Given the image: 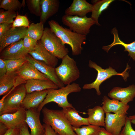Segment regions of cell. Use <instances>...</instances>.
Listing matches in <instances>:
<instances>
[{
	"mask_svg": "<svg viewBox=\"0 0 135 135\" xmlns=\"http://www.w3.org/2000/svg\"><path fill=\"white\" fill-rule=\"evenodd\" d=\"M51 30L61 40L62 44H68L70 47L73 55L81 54L82 46L86 40V36L74 32L69 28L64 27L56 21L51 20L48 22Z\"/></svg>",
	"mask_w": 135,
	"mask_h": 135,
	"instance_id": "obj_1",
	"label": "cell"
},
{
	"mask_svg": "<svg viewBox=\"0 0 135 135\" xmlns=\"http://www.w3.org/2000/svg\"><path fill=\"white\" fill-rule=\"evenodd\" d=\"M42 110L43 122L50 125L58 135H77L62 110L44 107Z\"/></svg>",
	"mask_w": 135,
	"mask_h": 135,
	"instance_id": "obj_2",
	"label": "cell"
},
{
	"mask_svg": "<svg viewBox=\"0 0 135 135\" xmlns=\"http://www.w3.org/2000/svg\"><path fill=\"white\" fill-rule=\"evenodd\" d=\"M81 90L80 85L74 82L59 89H48L45 98L37 108V110L40 112L45 105L51 102L56 103L62 108L68 107L74 108L72 104L68 102V96L71 93L80 92Z\"/></svg>",
	"mask_w": 135,
	"mask_h": 135,
	"instance_id": "obj_3",
	"label": "cell"
},
{
	"mask_svg": "<svg viewBox=\"0 0 135 135\" xmlns=\"http://www.w3.org/2000/svg\"><path fill=\"white\" fill-rule=\"evenodd\" d=\"M88 66L93 68L98 72L97 76L95 80L91 83L86 84L84 85L82 88L84 90L94 89L97 94L100 96L101 94L100 91V86L101 84L106 80L114 75H118L122 76L124 80L126 81L127 78L129 76V74L127 70L130 68V67L127 64L126 69L122 73L117 72L115 69L110 66L108 68L106 69L102 68L98 65L95 62L90 60L89 62Z\"/></svg>",
	"mask_w": 135,
	"mask_h": 135,
	"instance_id": "obj_4",
	"label": "cell"
},
{
	"mask_svg": "<svg viewBox=\"0 0 135 135\" xmlns=\"http://www.w3.org/2000/svg\"><path fill=\"white\" fill-rule=\"evenodd\" d=\"M55 70L58 78L64 85L71 84L80 76L76 62L68 54L62 59L61 64L55 68Z\"/></svg>",
	"mask_w": 135,
	"mask_h": 135,
	"instance_id": "obj_5",
	"label": "cell"
},
{
	"mask_svg": "<svg viewBox=\"0 0 135 135\" xmlns=\"http://www.w3.org/2000/svg\"><path fill=\"white\" fill-rule=\"evenodd\" d=\"M40 41L45 48L58 59H62L68 54V49L50 28L46 27L44 28Z\"/></svg>",
	"mask_w": 135,
	"mask_h": 135,
	"instance_id": "obj_6",
	"label": "cell"
},
{
	"mask_svg": "<svg viewBox=\"0 0 135 135\" xmlns=\"http://www.w3.org/2000/svg\"><path fill=\"white\" fill-rule=\"evenodd\" d=\"M62 21L63 24L73 32L85 36L89 33L91 27L96 24L91 17L86 16L80 17L65 14L62 16Z\"/></svg>",
	"mask_w": 135,
	"mask_h": 135,
	"instance_id": "obj_7",
	"label": "cell"
},
{
	"mask_svg": "<svg viewBox=\"0 0 135 135\" xmlns=\"http://www.w3.org/2000/svg\"><path fill=\"white\" fill-rule=\"evenodd\" d=\"M26 94L24 84L15 88L6 98L0 116L12 113L18 110L22 107V103Z\"/></svg>",
	"mask_w": 135,
	"mask_h": 135,
	"instance_id": "obj_8",
	"label": "cell"
},
{
	"mask_svg": "<svg viewBox=\"0 0 135 135\" xmlns=\"http://www.w3.org/2000/svg\"><path fill=\"white\" fill-rule=\"evenodd\" d=\"M15 73L14 87V88L21 84H25L27 80L30 79L50 80L47 76L39 71L33 64L28 61L15 71Z\"/></svg>",
	"mask_w": 135,
	"mask_h": 135,
	"instance_id": "obj_9",
	"label": "cell"
},
{
	"mask_svg": "<svg viewBox=\"0 0 135 135\" xmlns=\"http://www.w3.org/2000/svg\"><path fill=\"white\" fill-rule=\"evenodd\" d=\"M105 119V129L113 135H119L124 126L127 114L106 113Z\"/></svg>",
	"mask_w": 135,
	"mask_h": 135,
	"instance_id": "obj_10",
	"label": "cell"
},
{
	"mask_svg": "<svg viewBox=\"0 0 135 135\" xmlns=\"http://www.w3.org/2000/svg\"><path fill=\"white\" fill-rule=\"evenodd\" d=\"M29 51L24 46L23 39L5 48L0 52V58L4 60H17L25 58Z\"/></svg>",
	"mask_w": 135,
	"mask_h": 135,
	"instance_id": "obj_11",
	"label": "cell"
},
{
	"mask_svg": "<svg viewBox=\"0 0 135 135\" xmlns=\"http://www.w3.org/2000/svg\"><path fill=\"white\" fill-rule=\"evenodd\" d=\"M25 58L28 61L33 64L39 71L47 76L59 88L64 86L56 74L55 68L50 66L44 62L36 60L28 54Z\"/></svg>",
	"mask_w": 135,
	"mask_h": 135,
	"instance_id": "obj_12",
	"label": "cell"
},
{
	"mask_svg": "<svg viewBox=\"0 0 135 135\" xmlns=\"http://www.w3.org/2000/svg\"><path fill=\"white\" fill-rule=\"evenodd\" d=\"M26 110L21 107L16 112L6 114L0 116V122L4 124L8 128H20L26 123Z\"/></svg>",
	"mask_w": 135,
	"mask_h": 135,
	"instance_id": "obj_13",
	"label": "cell"
},
{
	"mask_svg": "<svg viewBox=\"0 0 135 135\" xmlns=\"http://www.w3.org/2000/svg\"><path fill=\"white\" fill-rule=\"evenodd\" d=\"M27 28L12 27L0 38V52L5 48L23 39L26 36Z\"/></svg>",
	"mask_w": 135,
	"mask_h": 135,
	"instance_id": "obj_14",
	"label": "cell"
},
{
	"mask_svg": "<svg viewBox=\"0 0 135 135\" xmlns=\"http://www.w3.org/2000/svg\"><path fill=\"white\" fill-rule=\"evenodd\" d=\"M26 122L30 129L31 135H43L45 133L44 127L40 120V112L36 108L26 110Z\"/></svg>",
	"mask_w": 135,
	"mask_h": 135,
	"instance_id": "obj_15",
	"label": "cell"
},
{
	"mask_svg": "<svg viewBox=\"0 0 135 135\" xmlns=\"http://www.w3.org/2000/svg\"><path fill=\"white\" fill-rule=\"evenodd\" d=\"M28 54L34 59L44 62L55 68L58 63V59L50 54L41 44L38 42L34 50L29 52Z\"/></svg>",
	"mask_w": 135,
	"mask_h": 135,
	"instance_id": "obj_16",
	"label": "cell"
},
{
	"mask_svg": "<svg viewBox=\"0 0 135 135\" xmlns=\"http://www.w3.org/2000/svg\"><path fill=\"white\" fill-rule=\"evenodd\" d=\"M108 95L112 99L128 104L129 102L132 101L135 97V85H130L126 88H114Z\"/></svg>",
	"mask_w": 135,
	"mask_h": 135,
	"instance_id": "obj_17",
	"label": "cell"
},
{
	"mask_svg": "<svg viewBox=\"0 0 135 135\" xmlns=\"http://www.w3.org/2000/svg\"><path fill=\"white\" fill-rule=\"evenodd\" d=\"M102 104L105 114L112 112L114 114H127L130 108L128 104L116 99H110L106 96H104Z\"/></svg>",
	"mask_w": 135,
	"mask_h": 135,
	"instance_id": "obj_18",
	"label": "cell"
},
{
	"mask_svg": "<svg viewBox=\"0 0 135 135\" xmlns=\"http://www.w3.org/2000/svg\"><path fill=\"white\" fill-rule=\"evenodd\" d=\"M92 7L93 4L86 0H74L70 6L66 9L64 13L67 15L83 17L92 12Z\"/></svg>",
	"mask_w": 135,
	"mask_h": 135,
	"instance_id": "obj_19",
	"label": "cell"
},
{
	"mask_svg": "<svg viewBox=\"0 0 135 135\" xmlns=\"http://www.w3.org/2000/svg\"><path fill=\"white\" fill-rule=\"evenodd\" d=\"M27 94L35 91L50 89H58V86L50 80L32 79L26 81L24 84Z\"/></svg>",
	"mask_w": 135,
	"mask_h": 135,
	"instance_id": "obj_20",
	"label": "cell"
},
{
	"mask_svg": "<svg viewBox=\"0 0 135 135\" xmlns=\"http://www.w3.org/2000/svg\"><path fill=\"white\" fill-rule=\"evenodd\" d=\"M60 6L58 0H40V22L44 24L58 11Z\"/></svg>",
	"mask_w": 135,
	"mask_h": 135,
	"instance_id": "obj_21",
	"label": "cell"
},
{
	"mask_svg": "<svg viewBox=\"0 0 135 135\" xmlns=\"http://www.w3.org/2000/svg\"><path fill=\"white\" fill-rule=\"evenodd\" d=\"M48 90L27 94L21 105L26 110L37 108L42 102L47 93Z\"/></svg>",
	"mask_w": 135,
	"mask_h": 135,
	"instance_id": "obj_22",
	"label": "cell"
},
{
	"mask_svg": "<svg viewBox=\"0 0 135 135\" xmlns=\"http://www.w3.org/2000/svg\"><path fill=\"white\" fill-rule=\"evenodd\" d=\"M118 32L116 27L112 29L111 32L114 36L113 42L109 45L103 46L102 49L108 52L110 49L114 46L118 45L122 46L124 48V51L128 52V56L132 58L133 60H135V41L128 44L124 43L120 39Z\"/></svg>",
	"mask_w": 135,
	"mask_h": 135,
	"instance_id": "obj_23",
	"label": "cell"
},
{
	"mask_svg": "<svg viewBox=\"0 0 135 135\" xmlns=\"http://www.w3.org/2000/svg\"><path fill=\"white\" fill-rule=\"evenodd\" d=\"M62 110L73 127L78 128L82 125L90 124L88 118H84L80 116L75 108H62Z\"/></svg>",
	"mask_w": 135,
	"mask_h": 135,
	"instance_id": "obj_24",
	"label": "cell"
},
{
	"mask_svg": "<svg viewBox=\"0 0 135 135\" xmlns=\"http://www.w3.org/2000/svg\"><path fill=\"white\" fill-rule=\"evenodd\" d=\"M88 122L90 124L99 126L105 127L104 114L102 106H97L87 110Z\"/></svg>",
	"mask_w": 135,
	"mask_h": 135,
	"instance_id": "obj_25",
	"label": "cell"
},
{
	"mask_svg": "<svg viewBox=\"0 0 135 135\" xmlns=\"http://www.w3.org/2000/svg\"><path fill=\"white\" fill-rule=\"evenodd\" d=\"M15 72L8 73L0 78V96L8 93L14 87Z\"/></svg>",
	"mask_w": 135,
	"mask_h": 135,
	"instance_id": "obj_26",
	"label": "cell"
},
{
	"mask_svg": "<svg viewBox=\"0 0 135 135\" xmlns=\"http://www.w3.org/2000/svg\"><path fill=\"white\" fill-rule=\"evenodd\" d=\"M114 1V0H97L93 4L91 17L95 21L97 25H100L98 22V20L102 12L107 9L109 5Z\"/></svg>",
	"mask_w": 135,
	"mask_h": 135,
	"instance_id": "obj_27",
	"label": "cell"
},
{
	"mask_svg": "<svg viewBox=\"0 0 135 135\" xmlns=\"http://www.w3.org/2000/svg\"><path fill=\"white\" fill-rule=\"evenodd\" d=\"M44 24L41 22L36 24L31 23L28 28L26 36L37 42L40 40L44 32Z\"/></svg>",
	"mask_w": 135,
	"mask_h": 135,
	"instance_id": "obj_28",
	"label": "cell"
},
{
	"mask_svg": "<svg viewBox=\"0 0 135 135\" xmlns=\"http://www.w3.org/2000/svg\"><path fill=\"white\" fill-rule=\"evenodd\" d=\"M73 129L77 135H99L101 128L100 126L90 124L81 128Z\"/></svg>",
	"mask_w": 135,
	"mask_h": 135,
	"instance_id": "obj_29",
	"label": "cell"
},
{
	"mask_svg": "<svg viewBox=\"0 0 135 135\" xmlns=\"http://www.w3.org/2000/svg\"><path fill=\"white\" fill-rule=\"evenodd\" d=\"M7 72H14L20 68L27 61L26 58L17 60H4Z\"/></svg>",
	"mask_w": 135,
	"mask_h": 135,
	"instance_id": "obj_30",
	"label": "cell"
},
{
	"mask_svg": "<svg viewBox=\"0 0 135 135\" xmlns=\"http://www.w3.org/2000/svg\"><path fill=\"white\" fill-rule=\"evenodd\" d=\"M22 4L18 0H2L0 4V8L6 10L16 11L20 10Z\"/></svg>",
	"mask_w": 135,
	"mask_h": 135,
	"instance_id": "obj_31",
	"label": "cell"
},
{
	"mask_svg": "<svg viewBox=\"0 0 135 135\" xmlns=\"http://www.w3.org/2000/svg\"><path fill=\"white\" fill-rule=\"evenodd\" d=\"M17 15L16 12L14 11L0 10V24H12L14 21V19L16 18Z\"/></svg>",
	"mask_w": 135,
	"mask_h": 135,
	"instance_id": "obj_32",
	"label": "cell"
},
{
	"mask_svg": "<svg viewBox=\"0 0 135 135\" xmlns=\"http://www.w3.org/2000/svg\"><path fill=\"white\" fill-rule=\"evenodd\" d=\"M28 7L31 13L40 16L41 14L40 0H26Z\"/></svg>",
	"mask_w": 135,
	"mask_h": 135,
	"instance_id": "obj_33",
	"label": "cell"
},
{
	"mask_svg": "<svg viewBox=\"0 0 135 135\" xmlns=\"http://www.w3.org/2000/svg\"><path fill=\"white\" fill-rule=\"evenodd\" d=\"M29 22L28 18L26 16L17 15L12 24V27H24L28 28Z\"/></svg>",
	"mask_w": 135,
	"mask_h": 135,
	"instance_id": "obj_34",
	"label": "cell"
},
{
	"mask_svg": "<svg viewBox=\"0 0 135 135\" xmlns=\"http://www.w3.org/2000/svg\"><path fill=\"white\" fill-rule=\"evenodd\" d=\"M38 42L27 36H26L23 39L24 46L29 52L34 50Z\"/></svg>",
	"mask_w": 135,
	"mask_h": 135,
	"instance_id": "obj_35",
	"label": "cell"
},
{
	"mask_svg": "<svg viewBox=\"0 0 135 135\" xmlns=\"http://www.w3.org/2000/svg\"><path fill=\"white\" fill-rule=\"evenodd\" d=\"M132 124L127 116L125 124L119 135H135V130L133 128Z\"/></svg>",
	"mask_w": 135,
	"mask_h": 135,
	"instance_id": "obj_36",
	"label": "cell"
},
{
	"mask_svg": "<svg viewBox=\"0 0 135 135\" xmlns=\"http://www.w3.org/2000/svg\"><path fill=\"white\" fill-rule=\"evenodd\" d=\"M12 24L7 23L0 24V38L12 27Z\"/></svg>",
	"mask_w": 135,
	"mask_h": 135,
	"instance_id": "obj_37",
	"label": "cell"
},
{
	"mask_svg": "<svg viewBox=\"0 0 135 135\" xmlns=\"http://www.w3.org/2000/svg\"><path fill=\"white\" fill-rule=\"evenodd\" d=\"M7 73L6 66L4 60L0 58V78Z\"/></svg>",
	"mask_w": 135,
	"mask_h": 135,
	"instance_id": "obj_38",
	"label": "cell"
},
{
	"mask_svg": "<svg viewBox=\"0 0 135 135\" xmlns=\"http://www.w3.org/2000/svg\"><path fill=\"white\" fill-rule=\"evenodd\" d=\"M43 125L45 130L46 135H57L50 125L44 124Z\"/></svg>",
	"mask_w": 135,
	"mask_h": 135,
	"instance_id": "obj_39",
	"label": "cell"
},
{
	"mask_svg": "<svg viewBox=\"0 0 135 135\" xmlns=\"http://www.w3.org/2000/svg\"><path fill=\"white\" fill-rule=\"evenodd\" d=\"M20 128H8L4 135H20Z\"/></svg>",
	"mask_w": 135,
	"mask_h": 135,
	"instance_id": "obj_40",
	"label": "cell"
},
{
	"mask_svg": "<svg viewBox=\"0 0 135 135\" xmlns=\"http://www.w3.org/2000/svg\"><path fill=\"white\" fill-rule=\"evenodd\" d=\"M28 126L26 123L20 128V135H31L28 131Z\"/></svg>",
	"mask_w": 135,
	"mask_h": 135,
	"instance_id": "obj_41",
	"label": "cell"
},
{
	"mask_svg": "<svg viewBox=\"0 0 135 135\" xmlns=\"http://www.w3.org/2000/svg\"><path fill=\"white\" fill-rule=\"evenodd\" d=\"M15 88L13 87L12 88L7 94L4 95L2 97V98L0 100V112H1L3 109L4 102L5 99L7 96Z\"/></svg>",
	"mask_w": 135,
	"mask_h": 135,
	"instance_id": "obj_42",
	"label": "cell"
},
{
	"mask_svg": "<svg viewBox=\"0 0 135 135\" xmlns=\"http://www.w3.org/2000/svg\"><path fill=\"white\" fill-rule=\"evenodd\" d=\"M8 128L3 123L0 122V135H4Z\"/></svg>",
	"mask_w": 135,
	"mask_h": 135,
	"instance_id": "obj_43",
	"label": "cell"
},
{
	"mask_svg": "<svg viewBox=\"0 0 135 135\" xmlns=\"http://www.w3.org/2000/svg\"><path fill=\"white\" fill-rule=\"evenodd\" d=\"M99 135H113L107 131L105 128H101Z\"/></svg>",
	"mask_w": 135,
	"mask_h": 135,
	"instance_id": "obj_44",
	"label": "cell"
},
{
	"mask_svg": "<svg viewBox=\"0 0 135 135\" xmlns=\"http://www.w3.org/2000/svg\"><path fill=\"white\" fill-rule=\"evenodd\" d=\"M132 124H135V114L128 117Z\"/></svg>",
	"mask_w": 135,
	"mask_h": 135,
	"instance_id": "obj_45",
	"label": "cell"
},
{
	"mask_svg": "<svg viewBox=\"0 0 135 135\" xmlns=\"http://www.w3.org/2000/svg\"><path fill=\"white\" fill-rule=\"evenodd\" d=\"M43 135H46L45 133Z\"/></svg>",
	"mask_w": 135,
	"mask_h": 135,
	"instance_id": "obj_46",
	"label": "cell"
},
{
	"mask_svg": "<svg viewBox=\"0 0 135 135\" xmlns=\"http://www.w3.org/2000/svg\"><path fill=\"white\" fill-rule=\"evenodd\" d=\"M57 135H58L57 134Z\"/></svg>",
	"mask_w": 135,
	"mask_h": 135,
	"instance_id": "obj_47",
	"label": "cell"
}]
</instances>
